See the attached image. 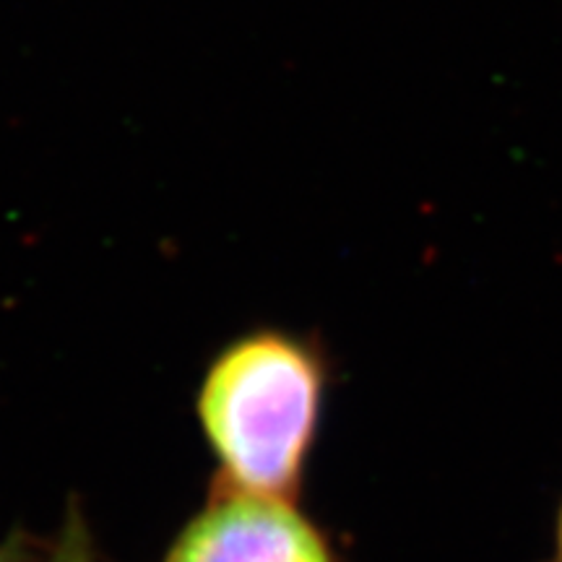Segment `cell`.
Returning <instances> with one entry per match:
<instances>
[{
	"label": "cell",
	"instance_id": "1",
	"mask_svg": "<svg viewBox=\"0 0 562 562\" xmlns=\"http://www.w3.org/2000/svg\"><path fill=\"white\" fill-rule=\"evenodd\" d=\"M328 360L311 336L256 328L211 357L195 419L220 487L297 501L318 440Z\"/></svg>",
	"mask_w": 562,
	"mask_h": 562
},
{
	"label": "cell",
	"instance_id": "2",
	"mask_svg": "<svg viewBox=\"0 0 562 562\" xmlns=\"http://www.w3.org/2000/svg\"><path fill=\"white\" fill-rule=\"evenodd\" d=\"M165 562H339L294 501L214 484L209 503L172 539Z\"/></svg>",
	"mask_w": 562,
	"mask_h": 562
},
{
	"label": "cell",
	"instance_id": "3",
	"mask_svg": "<svg viewBox=\"0 0 562 562\" xmlns=\"http://www.w3.org/2000/svg\"><path fill=\"white\" fill-rule=\"evenodd\" d=\"M47 562H100L97 560L94 539H91L89 524L83 518L79 503H68L66 518H63L58 539H55Z\"/></svg>",
	"mask_w": 562,
	"mask_h": 562
},
{
	"label": "cell",
	"instance_id": "4",
	"mask_svg": "<svg viewBox=\"0 0 562 562\" xmlns=\"http://www.w3.org/2000/svg\"><path fill=\"white\" fill-rule=\"evenodd\" d=\"M0 562H34L30 544L19 537H9L5 542H0Z\"/></svg>",
	"mask_w": 562,
	"mask_h": 562
},
{
	"label": "cell",
	"instance_id": "5",
	"mask_svg": "<svg viewBox=\"0 0 562 562\" xmlns=\"http://www.w3.org/2000/svg\"><path fill=\"white\" fill-rule=\"evenodd\" d=\"M554 562H562V505L554 521Z\"/></svg>",
	"mask_w": 562,
	"mask_h": 562
}]
</instances>
